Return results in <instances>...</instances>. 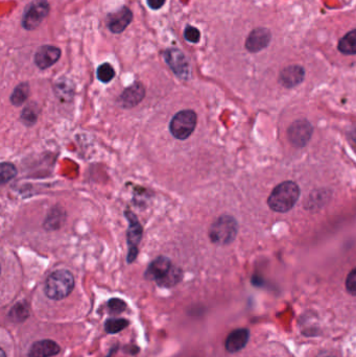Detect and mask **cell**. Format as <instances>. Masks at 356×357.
Returning a JSON list of instances; mask_svg holds the SVG:
<instances>
[{
  "label": "cell",
  "mask_w": 356,
  "mask_h": 357,
  "mask_svg": "<svg viewBox=\"0 0 356 357\" xmlns=\"http://www.w3.org/2000/svg\"><path fill=\"white\" fill-rule=\"evenodd\" d=\"M249 341V331L245 328H240L232 331L224 343L226 350L230 353H235L240 351L247 345Z\"/></svg>",
  "instance_id": "2e32d148"
},
{
  "label": "cell",
  "mask_w": 356,
  "mask_h": 357,
  "mask_svg": "<svg viewBox=\"0 0 356 357\" xmlns=\"http://www.w3.org/2000/svg\"><path fill=\"white\" fill-rule=\"evenodd\" d=\"M49 13V5L46 0H36L29 5L22 17V25L27 30L38 27Z\"/></svg>",
  "instance_id": "8992f818"
},
{
  "label": "cell",
  "mask_w": 356,
  "mask_h": 357,
  "mask_svg": "<svg viewBox=\"0 0 356 357\" xmlns=\"http://www.w3.org/2000/svg\"><path fill=\"white\" fill-rule=\"evenodd\" d=\"M337 48L344 54H356V29L347 33L337 44Z\"/></svg>",
  "instance_id": "e0dca14e"
},
{
  "label": "cell",
  "mask_w": 356,
  "mask_h": 357,
  "mask_svg": "<svg viewBox=\"0 0 356 357\" xmlns=\"http://www.w3.org/2000/svg\"><path fill=\"white\" fill-rule=\"evenodd\" d=\"M299 197V186L293 181H285L274 188L269 197L268 204L272 210L284 213L293 208Z\"/></svg>",
  "instance_id": "6da1fadb"
},
{
  "label": "cell",
  "mask_w": 356,
  "mask_h": 357,
  "mask_svg": "<svg viewBox=\"0 0 356 357\" xmlns=\"http://www.w3.org/2000/svg\"><path fill=\"white\" fill-rule=\"evenodd\" d=\"M21 312H26V308L25 306L21 305V304H18L16 305L13 309H12V315L14 314V317L15 318V321H20L19 317H21L22 319H24V317H26L25 314H21Z\"/></svg>",
  "instance_id": "83f0119b"
},
{
  "label": "cell",
  "mask_w": 356,
  "mask_h": 357,
  "mask_svg": "<svg viewBox=\"0 0 356 357\" xmlns=\"http://www.w3.org/2000/svg\"><path fill=\"white\" fill-rule=\"evenodd\" d=\"M17 176V168L11 162H3L0 165V181L6 184Z\"/></svg>",
  "instance_id": "ffe728a7"
},
{
  "label": "cell",
  "mask_w": 356,
  "mask_h": 357,
  "mask_svg": "<svg viewBox=\"0 0 356 357\" xmlns=\"http://www.w3.org/2000/svg\"><path fill=\"white\" fill-rule=\"evenodd\" d=\"M346 288L350 295L356 296V268L352 270L347 276Z\"/></svg>",
  "instance_id": "4316f807"
},
{
  "label": "cell",
  "mask_w": 356,
  "mask_h": 357,
  "mask_svg": "<svg viewBox=\"0 0 356 357\" xmlns=\"http://www.w3.org/2000/svg\"><path fill=\"white\" fill-rule=\"evenodd\" d=\"M55 91H57L58 98H64L67 101V98L70 96L72 98L73 95V87L70 85L67 81H60L55 85Z\"/></svg>",
  "instance_id": "cb8c5ba5"
},
{
  "label": "cell",
  "mask_w": 356,
  "mask_h": 357,
  "mask_svg": "<svg viewBox=\"0 0 356 357\" xmlns=\"http://www.w3.org/2000/svg\"><path fill=\"white\" fill-rule=\"evenodd\" d=\"M145 95V89L141 83H134L127 87L120 95L119 102L125 109L133 108L140 104Z\"/></svg>",
  "instance_id": "4fadbf2b"
},
{
  "label": "cell",
  "mask_w": 356,
  "mask_h": 357,
  "mask_svg": "<svg viewBox=\"0 0 356 357\" xmlns=\"http://www.w3.org/2000/svg\"><path fill=\"white\" fill-rule=\"evenodd\" d=\"M28 95H29V86L27 83H22L18 85L14 89L10 101L14 106L19 107L25 103Z\"/></svg>",
  "instance_id": "ac0fdd59"
},
{
  "label": "cell",
  "mask_w": 356,
  "mask_h": 357,
  "mask_svg": "<svg viewBox=\"0 0 356 357\" xmlns=\"http://www.w3.org/2000/svg\"><path fill=\"white\" fill-rule=\"evenodd\" d=\"M74 288V277L67 270L55 271L47 278L44 293L51 300H63L67 298Z\"/></svg>",
  "instance_id": "7a4b0ae2"
},
{
  "label": "cell",
  "mask_w": 356,
  "mask_h": 357,
  "mask_svg": "<svg viewBox=\"0 0 356 357\" xmlns=\"http://www.w3.org/2000/svg\"><path fill=\"white\" fill-rule=\"evenodd\" d=\"M133 19V14L127 8H122L117 13L110 16L109 29L114 34L122 33Z\"/></svg>",
  "instance_id": "9a60e30c"
},
{
  "label": "cell",
  "mask_w": 356,
  "mask_h": 357,
  "mask_svg": "<svg viewBox=\"0 0 356 357\" xmlns=\"http://www.w3.org/2000/svg\"><path fill=\"white\" fill-rule=\"evenodd\" d=\"M148 7L153 10H159L165 4L166 0H146Z\"/></svg>",
  "instance_id": "f1b7e54d"
},
{
  "label": "cell",
  "mask_w": 356,
  "mask_h": 357,
  "mask_svg": "<svg viewBox=\"0 0 356 357\" xmlns=\"http://www.w3.org/2000/svg\"><path fill=\"white\" fill-rule=\"evenodd\" d=\"M40 113V109L37 107V105H29L27 106L21 114V119L24 124L26 125H33L37 119H38Z\"/></svg>",
  "instance_id": "44dd1931"
},
{
  "label": "cell",
  "mask_w": 356,
  "mask_h": 357,
  "mask_svg": "<svg viewBox=\"0 0 356 357\" xmlns=\"http://www.w3.org/2000/svg\"><path fill=\"white\" fill-rule=\"evenodd\" d=\"M60 350V346L51 340L38 341L30 347L28 357H52L59 354Z\"/></svg>",
  "instance_id": "5bb4252c"
},
{
  "label": "cell",
  "mask_w": 356,
  "mask_h": 357,
  "mask_svg": "<svg viewBox=\"0 0 356 357\" xmlns=\"http://www.w3.org/2000/svg\"><path fill=\"white\" fill-rule=\"evenodd\" d=\"M128 325V321L124 318H110L106 322L105 329L109 334H115L123 330Z\"/></svg>",
  "instance_id": "7402d4cb"
},
{
  "label": "cell",
  "mask_w": 356,
  "mask_h": 357,
  "mask_svg": "<svg viewBox=\"0 0 356 357\" xmlns=\"http://www.w3.org/2000/svg\"><path fill=\"white\" fill-rule=\"evenodd\" d=\"M272 40V33L266 27H257L253 29L246 40V48L248 51L255 53L264 50L269 46Z\"/></svg>",
  "instance_id": "ba28073f"
},
{
  "label": "cell",
  "mask_w": 356,
  "mask_h": 357,
  "mask_svg": "<svg viewBox=\"0 0 356 357\" xmlns=\"http://www.w3.org/2000/svg\"><path fill=\"white\" fill-rule=\"evenodd\" d=\"M2 357H6V353H5V350H2Z\"/></svg>",
  "instance_id": "4dcf8cb0"
},
{
  "label": "cell",
  "mask_w": 356,
  "mask_h": 357,
  "mask_svg": "<svg viewBox=\"0 0 356 357\" xmlns=\"http://www.w3.org/2000/svg\"><path fill=\"white\" fill-rule=\"evenodd\" d=\"M165 61L174 71V73L181 80H188L191 70L184 53L179 49H168L165 52Z\"/></svg>",
  "instance_id": "52a82bcc"
},
{
  "label": "cell",
  "mask_w": 356,
  "mask_h": 357,
  "mask_svg": "<svg viewBox=\"0 0 356 357\" xmlns=\"http://www.w3.org/2000/svg\"><path fill=\"white\" fill-rule=\"evenodd\" d=\"M237 231L238 225L235 218L230 215H221L211 224L209 237L213 243L226 246L235 239Z\"/></svg>",
  "instance_id": "3957f363"
},
{
  "label": "cell",
  "mask_w": 356,
  "mask_h": 357,
  "mask_svg": "<svg viewBox=\"0 0 356 357\" xmlns=\"http://www.w3.org/2000/svg\"><path fill=\"white\" fill-rule=\"evenodd\" d=\"M108 307H109V310L110 312L112 313H114V314H117V313H120L122 312L125 307H126V304L123 302L122 300L120 299H111L109 302H108Z\"/></svg>",
  "instance_id": "d4e9b609"
},
{
  "label": "cell",
  "mask_w": 356,
  "mask_h": 357,
  "mask_svg": "<svg viewBox=\"0 0 356 357\" xmlns=\"http://www.w3.org/2000/svg\"><path fill=\"white\" fill-rule=\"evenodd\" d=\"M61 58V49L51 46L45 45L37 50L35 54V63L40 69H47L53 64L57 63Z\"/></svg>",
  "instance_id": "8fae6325"
},
{
  "label": "cell",
  "mask_w": 356,
  "mask_h": 357,
  "mask_svg": "<svg viewBox=\"0 0 356 357\" xmlns=\"http://www.w3.org/2000/svg\"><path fill=\"white\" fill-rule=\"evenodd\" d=\"M124 215L128 219V229L126 232L128 252H127L126 259L128 263H132L133 261L136 260L138 256V252H139L138 246L142 239L143 230L139 220L137 219L134 213H132L130 210H126V212H124Z\"/></svg>",
  "instance_id": "5b68a950"
},
{
  "label": "cell",
  "mask_w": 356,
  "mask_h": 357,
  "mask_svg": "<svg viewBox=\"0 0 356 357\" xmlns=\"http://www.w3.org/2000/svg\"><path fill=\"white\" fill-rule=\"evenodd\" d=\"M304 78L305 70L302 66L290 65L281 70L279 74V82L286 88H293L301 84Z\"/></svg>",
  "instance_id": "7c38bea8"
},
{
  "label": "cell",
  "mask_w": 356,
  "mask_h": 357,
  "mask_svg": "<svg viewBox=\"0 0 356 357\" xmlns=\"http://www.w3.org/2000/svg\"><path fill=\"white\" fill-rule=\"evenodd\" d=\"M182 277H183L182 270L179 267L174 266L171 272L167 274V276L164 279H162L160 282H158L157 284L162 287H172L179 283V282L182 280Z\"/></svg>",
  "instance_id": "d6986e66"
},
{
  "label": "cell",
  "mask_w": 356,
  "mask_h": 357,
  "mask_svg": "<svg viewBox=\"0 0 356 357\" xmlns=\"http://www.w3.org/2000/svg\"><path fill=\"white\" fill-rule=\"evenodd\" d=\"M312 127L306 120H297L288 128V138L296 146H304L310 139Z\"/></svg>",
  "instance_id": "9c48e42d"
},
{
  "label": "cell",
  "mask_w": 356,
  "mask_h": 357,
  "mask_svg": "<svg viewBox=\"0 0 356 357\" xmlns=\"http://www.w3.org/2000/svg\"><path fill=\"white\" fill-rule=\"evenodd\" d=\"M316 357H335V356L329 352H322V353L318 354Z\"/></svg>",
  "instance_id": "f546056e"
},
{
  "label": "cell",
  "mask_w": 356,
  "mask_h": 357,
  "mask_svg": "<svg viewBox=\"0 0 356 357\" xmlns=\"http://www.w3.org/2000/svg\"><path fill=\"white\" fill-rule=\"evenodd\" d=\"M198 116L192 110H182L172 118L170 131L172 135L179 140L188 139L197 126Z\"/></svg>",
  "instance_id": "277c9868"
},
{
  "label": "cell",
  "mask_w": 356,
  "mask_h": 357,
  "mask_svg": "<svg viewBox=\"0 0 356 357\" xmlns=\"http://www.w3.org/2000/svg\"><path fill=\"white\" fill-rule=\"evenodd\" d=\"M173 267L174 265L171 259H168L164 256H160L156 258L153 262H151V265L148 266L145 272V278L147 280L156 281L158 283V282H160L167 276V274L171 272Z\"/></svg>",
  "instance_id": "30bf717a"
},
{
  "label": "cell",
  "mask_w": 356,
  "mask_h": 357,
  "mask_svg": "<svg viewBox=\"0 0 356 357\" xmlns=\"http://www.w3.org/2000/svg\"><path fill=\"white\" fill-rule=\"evenodd\" d=\"M115 77V70L109 63L102 64L98 69V79L103 83H109Z\"/></svg>",
  "instance_id": "603a6c76"
},
{
  "label": "cell",
  "mask_w": 356,
  "mask_h": 357,
  "mask_svg": "<svg viewBox=\"0 0 356 357\" xmlns=\"http://www.w3.org/2000/svg\"><path fill=\"white\" fill-rule=\"evenodd\" d=\"M184 37L188 42L198 43L200 41L201 34L198 28H196L193 26H187L184 30Z\"/></svg>",
  "instance_id": "484cf974"
}]
</instances>
